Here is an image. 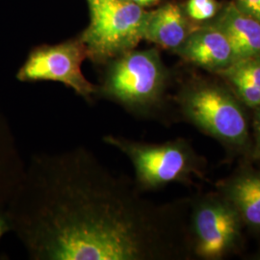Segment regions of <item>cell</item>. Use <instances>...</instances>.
<instances>
[{
    "label": "cell",
    "instance_id": "1",
    "mask_svg": "<svg viewBox=\"0 0 260 260\" xmlns=\"http://www.w3.org/2000/svg\"><path fill=\"white\" fill-rule=\"evenodd\" d=\"M76 147L31 158L6 210L33 260H149L177 251L173 209Z\"/></svg>",
    "mask_w": 260,
    "mask_h": 260
},
{
    "label": "cell",
    "instance_id": "2",
    "mask_svg": "<svg viewBox=\"0 0 260 260\" xmlns=\"http://www.w3.org/2000/svg\"><path fill=\"white\" fill-rule=\"evenodd\" d=\"M104 66L96 96L135 118H151L164 109L169 76L157 49L134 48Z\"/></svg>",
    "mask_w": 260,
    "mask_h": 260
},
{
    "label": "cell",
    "instance_id": "11",
    "mask_svg": "<svg viewBox=\"0 0 260 260\" xmlns=\"http://www.w3.org/2000/svg\"><path fill=\"white\" fill-rule=\"evenodd\" d=\"M190 32L180 7L168 3L147 13L143 40L175 51L183 44Z\"/></svg>",
    "mask_w": 260,
    "mask_h": 260
},
{
    "label": "cell",
    "instance_id": "10",
    "mask_svg": "<svg viewBox=\"0 0 260 260\" xmlns=\"http://www.w3.org/2000/svg\"><path fill=\"white\" fill-rule=\"evenodd\" d=\"M213 25L230 41L235 62L260 57V22L230 3L219 14Z\"/></svg>",
    "mask_w": 260,
    "mask_h": 260
},
{
    "label": "cell",
    "instance_id": "15",
    "mask_svg": "<svg viewBox=\"0 0 260 260\" xmlns=\"http://www.w3.org/2000/svg\"><path fill=\"white\" fill-rule=\"evenodd\" d=\"M237 72L241 73L260 89V57H254L235 62L231 66Z\"/></svg>",
    "mask_w": 260,
    "mask_h": 260
},
{
    "label": "cell",
    "instance_id": "5",
    "mask_svg": "<svg viewBox=\"0 0 260 260\" xmlns=\"http://www.w3.org/2000/svg\"><path fill=\"white\" fill-rule=\"evenodd\" d=\"M90 23L79 38L98 65L134 49L143 40L147 13L129 0H89Z\"/></svg>",
    "mask_w": 260,
    "mask_h": 260
},
{
    "label": "cell",
    "instance_id": "8",
    "mask_svg": "<svg viewBox=\"0 0 260 260\" xmlns=\"http://www.w3.org/2000/svg\"><path fill=\"white\" fill-rule=\"evenodd\" d=\"M175 52L189 63L219 74L235 63L230 41L213 24L191 31Z\"/></svg>",
    "mask_w": 260,
    "mask_h": 260
},
{
    "label": "cell",
    "instance_id": "9",
    "mask_svg": "<svg viewBox=\"0 0 260 260\" xmlns=\"http://www.w3.org/2000/svg\"><path fill=\"white\" fill-rule=\"evenodd\" d=\"M219 190L237 210L243 223L260 233V170L244 168L224 180Z\"/></svg>",
    "mask_w": 260,
    "mask_h": 260
},
{
    "label": "cell",
    "instance_id": "17",
    "mask_svg": "<svg viewBox=\"0 0 260 260\" xmlns=\"http://www.w3.org/2000/svg\"><path fill=\"white\" fill-rule=\"evenodd\" d=\"M253 129H254V140H255L253 156L260 159V107L254 109Z\"/></svg>",
    "mask_w": 260,
    "mask_h": 260
},
{
    "label": "cell",
    "instance_id": "7",
    "mask_svg": "<svg viewBox=\"0 0 260 260\" xmlns=\"http://www.w3.org/2000/svg\"><path fill=\"white\" fill-rule=\"evenodd\" d=\"M243 225L237 210L222 196L199 201L191 215L196 253L204 259L223 258L240 241Z\"/></svg>",
    "mask_w": 260,
    "mask_h": 260
},
{
    "label": "cell",
    "instance_id": "18",
    "mask_svg": "<svg viewBox=\"0 0 260 260\" xmlns=\"http://www.w3.org/2000/svg\"><path fill=\"white\" fill-rule=\"evenodd\" d=\"M129 1L139 5L141 7H144V6H149V5L153 4V3L157 2L158 0H129Z\"/></svg>",
    "mask_w": 260,
    "mask_h": 260
},
{
    "label": "cell",
    "instance_id": "4",
    "mask_svg": "<svg viewBox=\"0 0 260 260\" xmlns=\"http://www.w3.org/2000/svg\"><path fill=\"white\" fill-rule=\"evenodd\" d=\"M186 121L205 134L234 149H246L250 142L249 122L243 103L215 84L183 87L176 98Z\"/></svg>",
    "mask_w": 260,
    "mask_h": 260
},
{
    "label": "cell",
    "instance_id": "6",
    "mask_svg": "<svg viewBox=\"0 0 260 260\" xmlns=\"http://www.w3.org/2000/svg\"><path fill=\"white\" fill-rule=\"evenodd\" d=\"M88 58L80 39L70 40L52 46L35 47L19 69V81H54L64 84L88 103H93L98 86L83 75L82 64Z\"/></svg>",
    "mask_w": 260,
    "mask_h": 260
},
{
    "label": "cell",
    "instance_id": "16",
    "mask_svg": "<svg viewBox=\"0 0 260 260\" xmlns=\"http://www.w3.org/2000/svg\"><path fill=\"white\" fill-rule=\"evenodd\" d=\"M237 7L260 22V0H237Z\"/></svg>",
    "mask_w": 260,
    "mask_h": 260
},
{
    "label": "cell",
    "instance_id": "13",
    "mask_svg": "<svg viewBox=\"0 0 260 260\" xmlns=\"http://www.w3.org/2000/svg\"><path fill=\"white\" fill-rule=\"evenodd\" d=\"M234 87L238 100L252 110L260 107V89L251 80L232 67L220 73Z\"/></svg>",
    "mask_w": 260,
    "mask_h": 260
},
{
    "label": "cell",
    "instance_id": "12",
    "mask_svg": "<svg viewBox=\"0 0 260 260\" xmlns=\"http://www.w3.org/2000/svg\"><path fill=\"white\" fill-rule=\"evenodd\" d=\"M25 167L11 126L0 112V214L6 211Z\"/></svg>",
    "mask_w": 260,
    "mask_h": 260
},
{
    "label": "cell",
    "instance_id": "3",
    "mask_svg": "<svg viewBox=\"0 0 260 260\" xmlns=\"http://www.w3.org/2000/svg\"><path fill=\"white\" fill-rule=\"evenodd\" d=\"M103 141L129 159L134 182L141 192L157 190L173 182H187L201 172V159L182 138L149 144L108 134Z\"/></svg>",
    "mask_w": 260,
    "mask_h": 260
},
{
    "label": "cell",
    "instance_id": "14",
    "mask_svg": "<svg viewBox=\"0 0 260 260\" xmlns=\"http://www.w3.org/2000/svg\"><path fill=\"white\" fill-rule=\"evenodd\" d=\"M187 14L196 20H207L213 18L217 12L215 0H188Z\"/></svg>",
    "mask_w": 260,
    "mask_h": 260
}]
</instances>
